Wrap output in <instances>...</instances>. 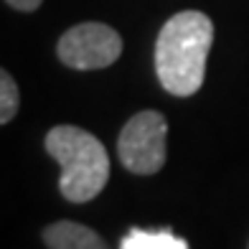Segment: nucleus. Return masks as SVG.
Returning <instances> with one entry per match:
<instances>
[{
    "label": "nucleus",
    "instance_id": "nucleus-1",
    "mask_svg": "<svg viewBox=\"0 0 249 249\" xmlns=\"http://www.w3.org/2000/svg\"><path fill=\"white\" fill-rule=\"evenodd\" d=\"M211 43L213 23L201 10H180L165 20L155 41V71L168 94L191 97L198 92Z\"/></svg>",
    "mask_w": 249,
    "mask_h": 249
},
{
    "label": "nucleus",
    "instance_id": "nucleus-2",
    "mask_svg": "<svg viewBox=\"0 0 249 249\" xmlns=\"http://www.w3.org/2000/svg\"><path fill=\"white\" fill-rule=\"evenodd\" d=\"M46 153L61 165L59 191L66 201L87 203L109 180V155L92 132L76 124H56L46 135Z\"/></svg>",
    "mask_w": 249,
    "mask_h": 249
},
{
    "label": "nucleus",
    "instance_id": "nucleus-3",
    "mask_svg": "<svg viewBox=\"0 0 249 249\" xmlns=\"http://www.w3.org/2000/svg\"><path fill=\"white\" fill-rule=\"evenodd\" d=\"M117 155L135 176H153L165 165L168 122L158 109H142L124 122L117 138Z\"/></svg>",
    "mask_w": 249,
    "mask_h": 249
},
{
    "label": "nucleus",
    "instance_id": "nucleus-4",
    "mask_svg": "<svg viewBox=\"0 0 249 249\" xmlns=\"http://www.w3.org/2000/svg\"><path fill=\"white\" fill-rule=\"evenodd\" d=\"M56 53H59L61 64L71 66V69H107L120 59L122 38L112 26L89 20V23H79L66 31L56 43Z\"/></svg>",
    "mask_w": 249,
    "mask_h": 249
},
{
    "label": "nucleus",
    "instance_id": "nucleus-5",
    "mask_svg": "<svg viewBox=\"0 0 249 249\" xmlns=\"http://www.w3.org/2000/svg\"><path fill=\"white\" fill-rule=\"evenodd\" d=\"M43 242L49 249H109L102 236L79 221H53L43 229Z\"/></svg>",
    "mask_w": 249,
    "mask_h": 249
},
{
    "label": "nucleus",
    "instance_id": "nucleus-6",
    "mask_svg": "<svg viewBox=\"0 0 249 249\" xmlns=\"http://www.w3.org/2000/svg\"><path fill=\"white\" fill-rule=\"evenodd\" d=\"M120 249H188V244L171 229H158V231L130 229L122 236Z\"/></svg>",
    "mask_w": 249,
    "mask_h": 249
},
{
    "label": "nucleus",
    "instance_id": "nucleus-7",
    "mask_svg": "<svg viewBox=\"0 0 249 249\" xmlns=\"http://www.w3.org/2000/svg\"><path fill=\"white\" fill-rule=\"evenodd\" d=\"M18 105H20L18 84H16V79L3 69L0 71V124H8L16 117Z\"/></svg>",
    "mask_w": 249,
    "mask_h": 249
},
{
    "label": "nucleus",
    "instance_id": "nucleus-8",
    "mask_svg": "<svg viewBox=\"0 0 249 249\" xmlns=\"http://www.w3.org/2000/svg\"><path fill=\"white\" fill-rule=\"evenodd\" d=\"M5 3L10 8H16V10H23V13H31V10H36L43 0H5Z\"/></svg>",
    "mask_w": 249,
    "mask_h": 249
}]
</instances>
